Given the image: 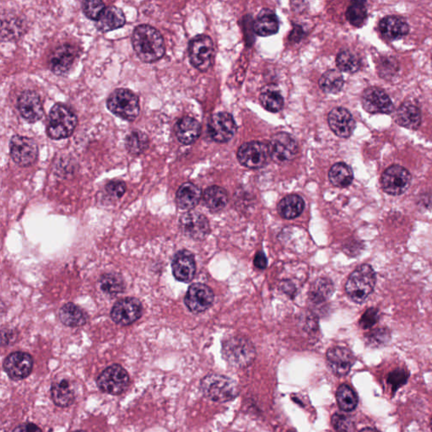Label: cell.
<instances>
[{
  "instance_id": "obj_1",
  "label": "cell",
  "mask_w": 432,
  "mask_h": 432,
  "mask_svg": "<svg viewBox=\"0 0 432 432\" xmlns=\"http://www.w3.org/2000/svg\"><path fill=\"white\" fill-rule=\"evenodd\" d=\"M132 45L135 54L144 63L158 61L166 52L163 35L158 30L150 25L143 24L134 28Z\"/></svg>"
},
{
  "instance_id": "obj_2",
  "label": "cell",
  "mask_w": 432,
  "mask_h": 432,
  "mask_svg": "<svg viewBox=\"0 0 432 432\" xmlns=\"http://www.w3.org/2000/svg\"><path fill=\"white\" fill-rule=\"evenodd\" d=\"M77 125L78 118L72 109L57 103L52 107L48 115L46 133L51 140H65L74 134Z\"/></svg>"
},
{
  "instance_id": "obj_3",
  "label": "cell",
  "mask_w": 432,
  "mask_h": 432,
  "mask_svg": "<svg viewBox=\"0 0 432 432\" xmlns=\"http://www.w3.org/2000/svg\"><path fill=\"white\" fill-rule=\"evenodd\" d=\"M377 283V274L373 267L362 265L356 269L349 276L345 291L349 298L356 303H363L369 298Z\"/></svg>"
},
{
  "instance_id": "obj_4",
  "label": "cell",
  "mask_w": 432,
  "mask_h": 432,
  "mask_svg": "<svg viewBox=\"0 0 432 432\" xmlns=\"http://www.w3.org/2000/svg\"><path fill=\"white\" fill-rule=\"evenodd\" d=\"M109 111L127 122H133L140 115L141 105L138 97L126 88L116 89L107 100Z\"/></svg>"
},
{
  "instance_id": "obj_5",
  "label": "cell",
  "mask_w": 432,
  "mask_h": 432,
  "mask_svg": "<svg viewBox=\"0 0 432 432\" xmlns=\"http://www.w3.org/2000/svg\"><path fill=\"white\" fill-rule=\"evenodd\" d=\"M200 389L207 399L217 403L234 400L238 393L236 383L230 378L219 374H210L203 378Z\"/></svg>"
},
{
  "instance_id": "obj_6",
  "label": "cell",
  "mask_w": 432,
  "mask_h": 432,
  "mask_svg": "<svg viewBox=\"0 0 432 432\" xmlns=\"http://www.w3.org/2000/svg\"><path fill=\"white\" fill-rule=\"evenodd\" d=\"M223 355L231 366L244 368L253 363L256 356V351L249 340L236 336L232 337L224 342Z\"/></svg>"
},
{
  "instance_id": "obj_7",
  "label": "cell",
  "mask_w": 432,
  "mask_h": 432,
  "mask_svg": "<svg viewBox=\"0 0 432 432\" xmlns=\"http://www.w3.org/2000/svg\"><path fill=\"white\" fill-rule=\"evenodd\" d=\"M96 384L101 391L112 395H120L129 388L130 375L122 366L114 364L99 375Z\"/></svg>"
},
{
  "instance_id": "obj_8",
  "label": "cell",
  "mask_w": 432,
  "mask_h": 432,
  "mask_svg": "<svg viewBox=\"0 0 432 432\" xmlns=\"http://www.w3.org/2000/svg\"><path fill=\"white\" fill-rule=\"evenodd\" d=\"M11 159L19 167H28L39 158V149L32 138L14 135L10 141Z\"/></svg>"
},
{
  "instance_id": "obj_9",
  "label": "cell",
  "mask_w": 432,
  "mask_h": 432,
  "mask_svg": "<svg viewBox=\"0 0 432 432\" xmlns=\"http://www.w3.org/2000/svg\"><path fill=\"white\" fill-rule=\"evenodd\" d=\"M213 41L209 36L198 35L190 41L189 57L195 69L205 72L212 65Z\"/></svg>"
},
{
  "instance_id": "obj_10",
  "label": "cell",
  "mask_w": 432,
  "mask_h": 432,
  "mask_svg": "<svg viewBox=\"0 0 432 432\" xmlns=\"http://www.w3.org/2000/svg\"><path fill=\"white\" fill-rule=\"evenodd\" d=\"M411 174L407 168L393 165L383 172L381 184L383 191L392 196H399L407 191L411 186Z\"/></svg>"
},
{
  "instance_id": "obj_11",
  "label": "cell",
  "mask_w": 432,
  "mask_h": 432,
  "mask_svg": "<svg viewBox=\"0 0 432 432\" xmlns=\"http://www.w3.org/2000/svg\"><path fill=\"white\" fill-rule=\"evenodd\" d=\"M269 156L276 163H288L298 153V145L295 138L287 133L274 135L268 145Z\"/></svg>"
},
{
  "instance_id": "obj_12",
  "label": "cell",
  "mask_w": 432,
  "mask_h": 432,
  "mask_svg": "<svg viewBox=\"0 0 432 432\" xmlns=\"http://www.w3.org/2000/svg\"><path fill=\"white\" fill-rule=\"evenodd\" d=\"M269 156L268 145L258 141L244 143L238 152V160L242 166L249 169L264 167Z\"/></svg>"
},
{
  "instance_id": "obj_13",
  "label": "cell",
  "mask_w": 432,
  "mask_h": 432,
  "mask_svg": "<svg viewBox=\"0 0 432 432\" xmlns=\"http://www.w3.org/2000/svg\"><path fill=\"white\" fill-rule=\"evenodd\" d=\"M142 314L141 300L134 298H125L115 303L111 311V318L116 325L129 326L138 321Z\"/></svg>"
},
{
  "instance_id": "obj_14",
  "label": "cell",
  "mask_w": 432,
  "mask_h": 432,
  "mask_svg": "<svg viewBox=\"0 0 432 432\" xmlns=\"http://www.w3.org/2000/svg\"><path fill=\"white\" fill-rule=\"evenodd\" d=\"M238 130L233 116L228 112H218L210 118L208 123V132L213 141L218 143H227L235 136Z\"/></svg>"
},
{
  "instance_id": "obj_15",
  "label": "cell",
  "mask_w": 432,
  "mask_h": 432,
  "mask_svg": "<svg viewBox=\"0 0 432 432\" xmlns=\"http://www.w3.org/2000/svg\"><path fill=\"white\" fill-rule=\"evenodd\" d=\"M79 56L77 48L70 44H63L52 52L48 67L52 73L63 76L70 73Z\"/></svg>"
},
{
  "instance_id": "obj_16",
  "label": "cell",
  "mask_w": 432,
  "mask_h": 432,
  "mask_svg": "<svg viewBox=\"0 0 432 432\" xmlns=\"http://www.w3.org/2000/svg\"><path fill=\"white\" fill-rule=\"evenodd\" d=\"M179 227L184 235L194 240H204L209 234L207 218L200 213L189 212L180 218Z\"/></svg>"
},
{
  "instance_id": "obj_17",
  "label": "cell",
  "mask_w": 432,
  "mask_h": 432,
  "mask_svg": "<svg viewBox=\"0 0 432 432\" xmlns=\"http://www.w3.org/2000/svg\"><path fill=\"white\" fill-rule=\"evenodd\" d=\"M362 107L371 114H390L393 104L388 94L378 88H367L362 97Z\"/></svg>"
},
{
  "instance_id": "obj_18",
  "label": "cell",
  "mask_w": 432,
  "mask_h": 432,
  "mask_svg": "<svg viewBox=\"0 0 432 432\" xmlns=\"http://www.w3.org/2000/svg\"><path fill=\"white\" fill-rule=\"evenodd\" d=\"M214 302V293L207 285L195 283L187 290L184 302L193 313H201L209 309Z\"/></svg>"
},
{
  "instance_id": "obj_19",
  "label": "cell",
  "mask_w": 432,
  "mask_h": 432,
  "mask_svg": "<svg viewBox=\"0 0 432 432\" xmlns=\"http://www.w3.org/2000/svg\"><path fill=\"white\" fill-rule=\"evenodd\" d=\"M33 368L32 356L26 352L17 351L7 356L3 370L12 380H22L29 377Z\"/></svg>"
},
{
  "instance_id": "obj_20",
  "label": "cell",
  "mask_w": 432,
  "mask_h": 432,
  "mask_svg": "<svg viewBox=\"0 0 432 432\" xmlns=\"http://www.w3.org/2000/svg\"><path fill=\"white\" fill-rule=\"evenodd\" d=\"M17 108L22 118L31 123L39 122L44 114L40 96L31 90L22 92L18 97Z\"/></svg>"
},
{
  "instance_id": "obj_21",
  "label": "cell",
  "mask_w": 432,
  "mask_h": 432,
  "mask_svg": "<svg viewBox=\"0 0 432 432\" xmlns=\"http://www.w3.org/2000/svg\"><path fill=\"white\" fill-rule=\"evenodd\" d=\"M330 129L338 137H351L356 129V121L352 114L344 107L333 108L328 116Z\"/></svg>"
},
{
  "instance_id": "obj_22",
  "label": "cell",
  "mask_w": 432,
  "mask_h": 432,
  "mask_svg": "<svg viewBox=\"0 0 432 432\" xmlns=\"http://www.w3.org/2000/svg\"><path fill=\"white\" fill-rule=\"evenodd\" d=\"M328 365L336 376H347L356 362L355 356L349 349L344 347H333L327 352Z\"/></svg>"
},
{
  "instance_id": "obj_23",
  "label": "cell",
  "mask_w": 432,
  "mask_h": 432,
  "mask_svg": "<svg viewBox=\"0 0 432 432\" xmlns=\"http://www.w3.org/2000/svg\"><path fill=\"white\" fill-rule=\"evenodd\" d=\"M172 268L176 280L184 283L190 282L196 273V264L193 254L187 250L178 251L172 259Z\"/></svg>"
},
{
  "instance_id": "obj_24",
  "label": "cell",
  "mask_w": 432,
  "mask_h": 432,
  "mask_svg": "<svg viewBox=\"0 0 432 432\" xmlns=\"http://www.w3.org/2000/svg\"><path fill=\"white\" fill-rule=\"evenodd\" d=\"M175 133L176 138L181 144L185 145L194 144L200 136V123L191 116H183L176 123Z\"/></svg>"
},
{
  "instance_id": "obj_25",
  "label": "cell",
  "mask_w": 432,
  "mask_h": 432,
  "mask_svg": "<svg viewBox=\"0 0 432 432\" xmlns=\"http://www.w3.org/2000/svg\"><path fill=\"white\" fill-rule=\"evenodd\" d=\"M126 24L125 13L118 7L111 6L105 9L96 21V28L99 32L106 33L122 28Z\"/></svg>"
},
{
  "instance_id": "obj_26",
  "label": "cell",
  "mask_w": 432,
  "mask_h": 432,
  "mask_svg": "<svg viewBox=\"0 0 432 432\" xmlns=\"http://www.w3.org/2000/svg\"><path fill=\"white\" fill-rule=\"evenodd\" d=\"M254 31L258 36L269 37L279 32L280 21L276 14L269 9L259 12L253 25Z\"/></svg>"
},
{
  "instance_id": "obj_27",
  "label": "cell",
  "mask_w": 432,
  "mask_h": 432,
  "mask_svg": "<svg viewBox=\"0 0 432 432\" xmlns=\"http://www.w3.org/2000/svg\"><path fill=\"white\" fill-rule=\"evenodd\" d=\"M396 121L402 127L415 130L422 123V112L412 101H404L398 109Z\"/></svg>"
},
{
  "instance_id": "obj_28",
  "label": "cell",
  "mask_w": 432,
  "mask_h": 432,
  "mask_svg": "<svg viewBox=\"0 0 432 432\" xmlns=\"http://www.w3.org/2000/svg\"><path fill=\"white\" fill-rule=\"evenodd\" d=\"M379 31L389 40H398L407 35L409 26L400 17L389 16L382 18L379 22Z\"/></svg>"
},
{
  "instance_id": "obj_29",
  "label": "cell",
  "mask_w": 432,
  "mask_h": 432,
  "mask_svg": "<svg viewBox=\"0 0 432 432\" xmlns=\"http://www.w3.org/2000/svg\"><path fill=\"white\" fill-rule=\"evenodd\" d=\"M201 190L192 183H183L176 194V203L178 208L190 210L196 207L201 198Z\"/></svg>"
},
{
  "instance_id": "obj_30",
  "label": "cell",
  "mask_w": 432,
  "mask_h": 432,
  "mask_svg": "<svg viewBox=\"0 0 432 432\" xmlns=\"http://www.w3.org/2000/svg\"><path fill=\"white\" fill-rule=\"evenodd\" d=\"M59 319L63 325L70 328H77V327L84 326L88 322V316L82 308L72 302H69L60 309Z\"/></svg>"
},
{
  "instance_id": "obj_31",
  "label": "cell",
  "mask_w": 432,
  "mask_h": 432,
  "mask_svg": "<svg viewBox=\"0 0 432 432\" xmlns=\"http://www.w3.org/2000/svg\"><path fill=\"white\" fill-rule=\"evenodd\" d=\"M52 400L59 407H70L74 401V391L72 385L66 379L52 383L51 388Z\"/></svg>"
},
{
  "instance_id": "obj_32",
  "label": "cell",
  "mask_w": 432,
  "mask_h": 432,
  "mask_svg": "<svg viewBox=\"0 0 432 432\" xmlns=\"http://www.w3.org/2000/svg\"><path fill=\"white\" fill-rule=\"evenodd\" d=\"M305 203L298 194H291L285 197L278 205V212L284 219H295L302 213Z\"/></svg>"
},
{
  "instance_id": "obj_33",
  "label": "cell",
  "mask_w": 432,
  "mask_h": 432,
  "mask_svg": "<svg viewBox=\"0 0 432 432\" xmlns=\"http://www.w3.org/2000/svg\"><path fill=\"white\" fill-rule=\"evenodd\" d=\"M330 183L338 187H347L354 179V174L347 164L339 163L334 164L329 172Z\"/></svg>"
},
{
  "instance_id": "obj_34",
  "label": "cell",
  "mask_w": 432,
  "mask_h": 432,
  "mask_svg": "<svg viewBox=\"0 0 432 432\" xmlns=\"http://www.w3.org/2000/svg\"><path fill=\"white\" fill-rule=\"evenodd\" d=\"M150 146L148 135L141 130H134L127 135L125 147L131 156H138L145 153Z\"/></svg>"
},
{
  "instance_id": "obj_35",
  "label": "cell",
  "mask_w": 432,
  "mask_h": 432,
  "mask_svg": "<svg viewBox=\"0 0 432 432\" xmlns=\"http://www.w3.org/2000/svg\"><path fill=\"white\" fill-rule=\"evenodd\" d=\"M204 202L212 212H220L228 202L227 191L219 186L209 187L205 192Z\"/></svg>"
},
{
  "instance_id": "obj_36",
  "label": "cell",
  "mask_w": 432,
  "mask_h": 432,
  "mask_svg": "<svg viewBox=\"0 0 432 432\" xmlns=\"http://www.w3.org/2000/svg\"><path fill=\"white\" fill-rule=\"evenodd\" d=\"M101 290L106 294L116 296L125 291L126 285L121 274L116 273L104 274L99 280Z\"/></svg>"
},
{
  "instance_id": "obj_37",
  "label": "cell",
  "mask_w": 432,
  "mask_h": 432,
  "mask_svg": "<svg viewBox=\"0 0 432 432\" xmlns=\"http://www.w3.org/2000/svg\"><path fill=\"white\" fill-rule=\"evenodd\" d=\"M319 86L327 94H338L344 86V78L340 71L330 70L322 75Z\"/></svg>"
},
{
  "instance_id": "obj_38",
  "label": "cell",
  "mask_w": 432,
  "mask_h": 432,
  "mask_svg": "<svg viewBox=\"0 0 432 432\" xmlns=\"http://www.w3.org/2000/svg\"><path fill=\"white\" fill-rule=\"evenodd\" d=\"M334 291L333 284L328 279H318L311 288L309 298L311 302L320 304L331 298Z\"/></svg>"
},
{
  "instance_id": "obj_39",
  "label": "cell",
  "mask_w": 432,
  "mask_h": 432,
  "mask_svg": "<svg viewBox=\"0 0 432 432\" xmlns=\"http://www.w3.org/2000/svg\"><path fill=\"white\" fill-rule=\"evenodd\" d=\"M337 403L341 411L351 412L358 407V394L351 387L343 384L340 386L336 393Z\"/></svg>"
},
{
  "instance_id": "obj_40",
  "label": "cell",
  "mask_w": 432,
  "mask_h": 432,
  "mask_svg": "<svg viewBox=\"0 0 432 432\" xmlns=\"http://www.w3.org/2000/svg\"><path fill=\"white\" fill-rule=\"evenodd\" d=\"M260 103L267 111L278 112L282 110L284 107V99L281 94L274 89H267L259 96Z\"/></svg>"
},
{
  "instance_id": "obj_41",
  "label": "cell",
  "mask_w": 432,
  "mask_h": 432,
  "mask_svg": "<svg viewBox=\"0 0 432 432\" xmlns=\"http://www.w3.org/2000/svg\"><path fill=\"white\" fill-rule=\"evenodd\" d=\"M336 65L343 72L354 74L360 70V61L358 56L352 52L343 50L337 56Z\"/></svg>"
},
{
  "instance_id": "obj_42",
  "label": "cell",
  "mask_w": 432,
  "mask_h": 432,
  "mask_svg": "<svg viewBox=\"0 0 432 432\" xmlns=\"http://www.w3.org/2000/svg\"><path fill=\"white\" fill-rule=\"evenodd\" d=\"M367 9L365 3L355 1L351 3L347 10V18L349 23L356 28L362 26L367 20Z\"/></svg>"
},
{
  "instance_id": "obj_43",
  "label": "cell",
  "mask_w": 432,
  "mask_h": 432,
  "mask_svg": "<svg viewBox=\"0 0 432 432\" xmlns=\"http://www.w3.org/2000/svg\"><path fill=\"white\" fill-rule=\"evenodd\" d=\"M81 9L85 17L96 21L106 9V6L101 1H83L81 3Z\"/></svg>"
},
{
  "instance_id": "obj_44",
  "label": "cell",
  "mask_w": 432,
  "mask_h": 432,
  "mask_svg": "<svg viewBox=\"0 0 432 432\" xmlns=\"http://www.w3.org/2000/svg\"><path fill=\"white\" fill-rule=\"evenodd\" d=\"M380 318V313L377 308L371 307L367 309L360 319L359 325L360 328L363 329H370L378 324Z\"/></svg>"
},
{
  "instance_id": "obj_45",
  "label": "cell",
  "mask_w": 432,
  "mask_h": 432,
  "mask_svg": "<svg viewBox=\"0 0 432 432\" xmlns=\"http://www.w3.org/2000/svg\"><path fill=\"white\" fill-rule=\"evenodd\" d=\"M409 378V373L407 371L403 369H396L391 373L388 376L389 384L392 387L393 392H396L397 389L401 388L407 382Z\"/></svg>"
},
{
  "instance_id": "obj_46",
  "label": "cell",
  "mask_w": 432,
  "mask_h": 432,
  "mask_svg": "<svg viewBox=\"0 0 432 432\" xmlns=\"http://www.w3.org/2000/svg\"><path fill=\"white\" fill-rule=\"evenodd\" d=\"M332 424L337 432H353L354 431V423H353L352 420L344 415H334L332 418Z\"/></svg>"
},
{
  "instance_id": "obj_47",
  "label": "cell",
  "mask_w": 432,
  "mask_h": 432,
  "mask_svg": "<svg viewBox=\"0 0 432 432\" xmlns=\"http://www.w3.org/2000/svg\"><path fill=\"white\" fill-rule=\"evenodd\" d=\"M127 186L123 181H112L105 187V191L109 197L119 200L126 193Z\"/></svg>"
},
{
  "instance_id": "obj_48",
  "label": "cell",
  "mask_w": 432,
  "mask_h": 432,
  "mask_svg": "<svg viewBox=\"0 0 432 432\" xmlns=\"http://www.w3.org/2000/svg\"><path fill=\"white\" fill-rule=\"evenodd\" d=\"M378 70L381 76L387 78V76H391V75L397 73V71L399 70V65L393 58H386L382 60Z\"/></svg>"
},
{
  "instance_id": "obj_49",
  "label": "cell",
  "mask_w": 432,
  "mask_h": 432,
  "mask_svg": "<svg viewBox=\"0 0 432 432\" xmlns=\"http://www.w3.org/2000/svg\"><path fill=\"white\" fill-rule=\"evenodd\" d=\"M368 340L371 343L376 344H385V342L389 340V333L388 330L382 329L375 330L373 333H369Z\"/></svg>"
},
{
  "instance_id": "obj_50",
  "label": "cell",
  "mask_w": 432,
  "mask_h": 432,
  "mask_svg": "<svg viewBox=\"0 0 432 432\" xmlns=\"http://www.w3.org/2000/svg\"><path fill=\"white\" fill-rule=\"evenodd\" d=\"M13 432H43V431L35 424L24 423L14 428Z\"/></svg>"
},
{
  "instance_id": "obj_51",
  "label": "cell",
  "mask_w": 432,
  "mask_h": 432,
  "mask_svg": "<svg viewBox=\"0 0 432 432\" xmlns=\"http://www.w3.org/2000/svg\"><path fill=\"white\" fill-rule=\"evenodd\" d=\"M254 265L259 269H265L268 265L265 254L263 251H258L254 258Z\"/></svg>"
},
{
  "instance_id": "obj_52",
  "label": "cell",
  "mask_w": 432,
  "mask_h": 432,
  "mask_svg": "<svg viewBox=\"0 0 432 432\" xmlns=\"http://www.w3.org/2000/svg\"><path fill=\"white\" fill-rule=\"evenodd\" d=\"M292 32L293 33H296V34H295V35H291L290 39L291 40H298V37H298V39L299 40L300 39H302V34H303L302 29L298 28V29L293 30Z\"/></svg>"
},
{
  "instance_id": "obj_53",
  "label": "cell",
  "mask_w": 432,
  "mask_h": 432,
  "mask_svg": "<svg viewBox=\"0 0 432 432\" xmlns=\"http://www.w3.org/2000/svg\"><path fill=\"white\" fill-rule=\"evenodd\" d=\"M360 432H379V431L374 429V428L366 427V428H363V429L362 431H360Z\"/></svg>"
},
{
  "instance_id": "obj_54",
  "label": "cell",
  "mask_w": 432,
  "mask_h": 432,
  "mask_svg": "<svg viewBox=\"0 0 432 432\" xmlns=\"http://www.w3.org/2000/svg\"><path fill=\"white\" fill-rule=\"evenodd\" d=\"M431 431H432V416H431Z\"/></svg>"
},
{
  "instance_id": "obj_55",
  "label": "cell",
  "mask_w": 432,
  "mask_h": 432,
  "mask_svg": "<svg viewBox=\"0 0 432 432\" xmlns=\"http://www.w3.org/2000/svg\"><path fill=\"white\" fill-rule=\"evenodd\" d=\"M72 432H85V431H72Z\"/></svg>"
},
{
  "instance_id": "obj_56",
  "label": "cell",
  "mask_w": 432,
  "mask_h": 432,
  "mask_svg": "<svg viewBox=\"0 0 432 432\" xmlns=\"http://www.w3.org/2000/svg\"><path fill=\"white\" fill-rule=\"evenodd\" d=\"M431 66H432V57H431Z\"/></svg>"
}]
</instances>
